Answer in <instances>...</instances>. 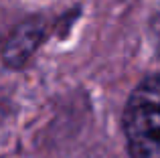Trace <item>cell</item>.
Returning <instances> with one entry per match:
<instances>
[{"mask_svg": "<svg viewBox=\"0 0 160 158\" xmlns=\"http://www.w3.org/2000/svg\"><path fill=\"white\" fill-rule=\"evenodd\" d=\"M124 134L132 158H160V73L146 77L130 95Z\"/></svg>", "mask_w": 160, "mask_h": 158, "instance_id": "6da1fadb", "label": "cell"}, {"mask_svg": "<svg viewBox=\"0 0 160 158\" xmlns=\"http://www.w3.org/2000/svg\"><path fill=\"white\" fill-rule=\"evenodd\" d=\"M45 37V27L39 20H27L14 31V35L8 39L4 49V61L10 67H20L24 61L35 53Z\"/></svg>", "mask_w": 160, "mask_h": 158, "instance_id": "7a4b0ae2", "label": "cell"}]
</instances>
